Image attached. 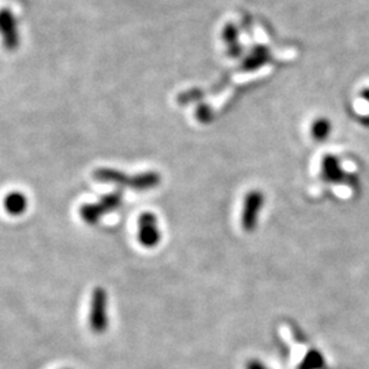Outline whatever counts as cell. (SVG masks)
Listing matches in <instances>:
<instances>
[{"mask_svg":"<svg viewBox=\"0 0 369 369\" xmlns=\"http://www.w3.org/2000/svg\"><path fill=\"white\" fill-rule=\"evenodd\" d=\"M122 204V191H114L111 194L104 196L97 203L84 204L80 207V217L89 226L96 224L103 216L118 210Z\"/></svg>","mask_w":369,"mask_h":369,"instance_id":"2","label":"cell"},{"mask_svg":"<svg viewBox=\"0 0 369 369\" xmlns=\"http://www.w3.org/2000/svg\"><path fill=\"white\" fill-rule=\"evenodd\" d=\"M324 367V357L317 350H309L298 369H321Z\"/></svg>","mask_w":369,"mask_h":369,"instance_id":"9","label":"cell"},{"mask_svg":"<svg viewBox=\"0 0 369 369\" xmlns=\"http://www.w3.org/2000/svg\"><path fill=\"white\" fill-rule=\"evenodd\" d=\"M342 168L339 164L338 159L335 156L327 154L321 161V177L327 182H338L342 178Z\"/></svg>","mask_w":369,"mask_h":369,"instance_id":"7","label":"cell"},{"mask_svg":"<svg viewBox=\"0 0 369 369\" xmlns=\"http://www.w3.org/2000/svg\"><path fill=\"white\" fill-rule=\"evenodd\" d=\"M93 178L97 182L103 184H114L118 186H126L136 190H150L160 184V174L156 171H145L137 175H127L120 170L101 167L93 173Z\"/></svg>","mask_w":369,"mask_h":369,"instance_id":"1","label":"cell"},{"mask_svg":"<svg viewBox=\"0 0 369 369\" xmlns=\"http://www.w3.org/2000/svg\"><path fill=\"white\" fill-rule=\"evenodd\" d=\"M363 97H364L366 100H368L369 101V89H366V91H363Z\"/></svg>","mask_w":369,"mask_h":369,"instance_id":"11","label":"cell"},{"mask_svg":"<svg viewBox=\"0 0 369 369\" xmlns=\"http://www.w3.org/2000/svg\"><path fill=\"white\" fill-rule=\"evenodd\" d=\"M28 207V197L21 191H11L3 198V208L10 216L24 215Z\"/></svg>","mask_w":369,"mask_h":369,"instance_id":"6","label":"cell"},{"mask_svg":"<svg viewBox=\"0 0 369 369\" xmlns=\"http://www.w3.org/2000/svg\"><path fill=\"white\" fill-rule=\"evenodd\" d=\"M310 133L316 141H326L331 133V123L326 118H319L312 124Z\"/></svg>","mask_w":369,"mask_h":369,"instance_id":"8","label":"cell"},{"mask_svg":"<svg viewBox=\"0 0 369 369\" xmlns=\"http://www.w3.org/2000/svg\"><path fill=\"white\" fill-rule=\"evenodd\" d=\"M263 207H264V194L260 190H250L244 197V204L241 211V226L247 233H252L257 229Z\"/></svg>","mask_w":369,"mask_h":369,"instance_id":"4","label":"cell"},{"mask_svg":"<svg viewBox=\"0 0 369 369\" xmlns=\"http://www.w3.org/2000/svg\"><path fill=\"white\" fill-rule=\"evenodd\" d=\"M138 243L144 247L152 249L161 241V231L157 217L152 212H144L138 217Z\"/></svg>","mask_w":369,"mask_h":369,"instance_id":"5","label":"cell"},{"mask_svg":"<svg viewBox=\"0 0 369 369\" xmlns=\"http://www.w3.org/2000/svg\"><path fill=\"white\" fill-rule=\"evenodd\" d=\"M89 327L97 335L106 333L108 328V294L100 286L93 289L91 296Z\"/></svg>","mask_w":369,"mask_h":369,"instance_id":"3","label":"cell"},{"mask_svg":"<svg viewBox=\"0 0 369 369\" xmlns=\"http://www.w3.org/2000/svg\"><path fill=\"white\" fill-rule=\"evenodd\" d=\"M246 369H270L267 368L261 361L259 360H250L247 364H246Z\"/></svg>","mask_w":369,"mask_h":369,"instance_id":"10","label":"cell"}]
</instances>
